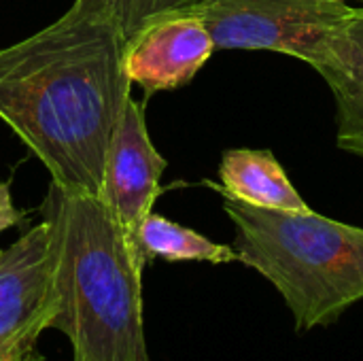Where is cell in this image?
<instances>
[{
  "instance_id": "1",
  "label": "cell",
  "mask_w": 363,
  "mask_h": 361,
  "mask_svg": "<svg viewBox=\"0 0 363 361\" xmlns=\"http://www.w3.org/2000/svg\"><path fill=\"white\" fill-rule=\"evenodd\" d=\"M117 26L72 4L40 32L0 49V121L68 191L98 196L132 81Z\"/></svg>"
},
{
  "instance_id": "2",
  "label": "cell",
  "mask_w": 363,
  "mask_h": 361,
  "mask_svg": "<svg viewBox=\"0 0 363 361\" xmlns=\"http://www.w3.org/2000/svg\"><path fill=\"white\" fill-rule=\"evenodd\" d=\"M49 228L55 315L49 328L72 345V361H149L143 328L147 257L100 196L51 181L43 202Z\"/></svg>"
},
{
  "instance_id": "3",
  "label": "cell",
  "mask_w": 363,
  "mask_h": 361,
  "mask_svg": "<svg viewBox=\"0 0 363 361\" xmlns=\"http://www.w3.org/2000/svg\"><path fill=\"white\" fill-rule=\"evenodd\" d=\"M238 262L283 296L296 332L336 323L363 300V228L308 213L257 209L223 196Z\"/></svg>"
},
{
  "instance_id": "4",
  "label": "cell",
  "mask_w": 363,
  "mask_h": 361,
  "mask_svg": "<svg viewBox=\"0 0 363 361\" xmlns=\"http://www.w3.org/2000/svg\"><path fill=\"white\" fill-rule=\"evenodd\" d=\"M181 11L206 26L215 49L285 53L317 70L351 6L332 0H196Z\"/></svg>"
},
{
  "instance_id": "5",
  "label": "cell",
  "mask_w": 363,
  "mask_h": 361,
  "mask_svg": "<svg viewBox=\"0 0 363 361\" xmlns=\"http://www.w3.org/2000/svg\"><path fill=\"white\" fill-rule=\"evenodd\" d=\"M53 315L49 228L40 221L0 255V361L36 351Z\"/></svg>"
},
{
  "instance_id": "6",
  "label": "cell",
  "mask_w": 363,
  "mask_h": 361,
  "mask_svg": "<svg viewBox=\"0 0 363 361\" xmlns=\"http://www.w3.org/2000/svg\"><path fill=\"white\" fill-rule=\"evenodd\" d=\"M166 166V160L149 138L145 104L130 96L111 136L98 196L121 221L136 247L138 228L153 211V204L162 191L160 179Z\"/></svg>"
},
{
  "instance_id": "7",
  "label": "cell",
  "mask_w": 363,
  "mask_h": 361,
  "mask_svg": "<svg viewBox=\"0 0 363 361\" xmlns=\"http://www.w3.org/2000/svg\"><path fill=\"white\" fill-rule=\"evenodd\" d=\"M215 51L206 26L187 11L147 23L125 47L128 79L145 96L187 85Z\"/></svg>"
},
{
  "instance_id": "8",
  "label": "cell",
  "mask_w": 363,
  "mask_h": 361,
  "mask_svg": "<svg viewBox=\"0 0 363 361\" xmlns=\"http://www.w3.org/2000/svg\"><path fill=\"white\" fill-rule=\"evenodd\" d=\"M317 70L338 104V147L363 157V6H351Z\"/></svg>"
},
{
  "instance_id": "9",
  "label": "cell",
  "mask_w": 363,
  "mask_h": 361,
  "mask_svg": "<svg viewBox=\"0 0 363 361\" xmlns=\"http://www.w3.org/2000/svg\"><path fill=\"white\" fill-rule=\"evenodd\" d=\"M221 185L206 181L211 189L245 204L272 211H313L287 179L283 166L268 149H230L219 166Z\"/></svg>"
},
{
  "instance_id": "10",
  "label": "cell",
  "mask_w": 363,
  "mask_h": 361,
  "mask_svg": "<svg viewBox=\"0 0 363 361\" xmlns=\"http://www.w3.org/2000/svg\"><path fill=\"white\" fill-rule=\"evenodd\" d=\"M138 249L147 260L160 257L166 262H211L230 264L238 262V253L230 245L213 243L211 238L174 223L153 211L138 228Z\"/></svg>"
},
{
  "instance_id": "11",
  "label": "cell",
  "mask_w": 363,
  "mask_h": 361,
  "mask_svg": "<svg viewBox=\"0 0 363 361\" xmlns=\"http://www.w3.org/2000/svg\"><path fill=\"white\" fill-rule=\"evenodd\" d=\"M196 0H74V4L108 17L130 43L147 23L189 6Z\"/></svg>"
},
{
  "instance_id": "12",
  "label": "cell",
  "mask_w": 363,
  "mask_h": 361,
  "mask_svg": "<svg viewBox=\"0 0 363 361\" xmlns=\"http://www.w3.org/2000/svg\"><path fill=\"white\" fill-rule=\"evenodd\" d=\"M11 183L4 181L0 183V232L17 226L21 219H23V213L13 204V198H11Z\"/></svg>"
},
{
  "instance_id": "13",
  "label": "cell",
  "mask_w": 363,
  "mask_h": 361,
  "mask_svg": "<svg viewBox=\"0 0 363 361\" xmlns=\"http://www.w3.org/2000/svg\"><path fill=\"white\" fill-rule=\"evenodd\" d=\"M38 353L36 351H23V353H17V355H13L9 361H38Z\"/></svg>"
},
{
  "instance_id": "14",
  "label": "cell",
  "mask_w": 363,
  "mask_h": 361,
  "mask_svg": "<svg viewBox=\"0 0 363 361\" xmlns=\"http://www.w3.org/2000/svg\"><path fill=\"white\" fill-rule=\"evenodd\" d=\"M332 2H342V4H347V2H351V0H332ZM359 2H363V0H359Z\"/></svg>"
},
{
  "instance_id": "15",
  "label": "cell",
  "mask_w": 363,
  "mask_h": 361,
  "mask_svg": "<svg viewBox=\"0 0 363 361\" xmlns=\"http://www.w3.org/2000/svg\"><path fill=\"white\" fill-rule=\"evenodd\" d=\"M0 255H2V251H0Z\"/></svg>"
}]
</instances>
